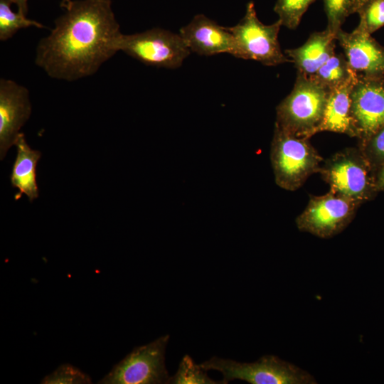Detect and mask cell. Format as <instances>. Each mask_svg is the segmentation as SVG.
Returning <instances> with one entry per match:
<instances>
[{"label": "cell", "instance_id": "2e32d148", "mask_svg": "<svg viewBox=\"0 0 384 384\" xmlns=\"http://www.w3.org/2000/svg\"><path fill=\"white\" fill-rule=\"evenodd\" d=\"M14 145L17 149V155L12 169L11 182L12 186L19 191L15 198H19L24 193L30 201H33L38 197L36 169L41 153L30 147L22 132L18 134Z\"/></svg>", "mask_w": 384, "mask_h": 384}, {"label": "cell", "instance_id": "52a82bcc", "mask_svg": "<svg viewBox=\"0 0 384 384\" xmlns=\"http://www.w3.org/2000/svg\"><path fill=\"white\" fill-rule=\"evenodd\" d=\"M370 169L361 151L348 148L328 159L319 173L330 190L362 203L377 191Z\"/></svg>", "mask_w": 384, "mask_h": 384}, {"label": "cell", "instance_id": "7402d4cb", "mask_svg": "<svg viewBox=\"0 0 384 384\" xmlns=\"http://www.w3.org/2000/svg\"><path fill=\"white\" fill-rule=\"evenodd\" d=\"M358 14L360 21L357 26L373 33L384 26V0H370Z\"/></svg>", "mask_w": 384, "mask_h": 384}, {"label": "cell", "instance_id": "83f0119b", "mask_svg": "<svg viewBox=\"0 0 384 384\" xmlns=\"http://www.w3.org/2000/svg\"><path fill=\"white\" fill-rule=\"evenodd\" d=\"M70 1V0H62L60 2V6L63 7L65 4H66Z\"/></svg>", "mask_w": 384, "mask_h": 384}, {"label": "cell", "instance_id": "8fae6325", "mask_svg": "<svg viewBox=\"0 0 384 384\" xmlns=\"http://www.w3.org/2000/svg\"><path fill=\"white\" fill-rule=\"evenodd\" d=\"M32 105L28 90L11 79L0 80V158L15 144L20 129L30 118Z\"/></svg>", "mask_w": 384, "mask_h": 384}, {"label": "cell", "instance_id": "ac0fdd59", "mask_svg": "<svg viewBox=\"0 0 384 384\" xmlns=\"http://www.w3.org/2000/svg\"><path fill=\"white\" fill-rule=\"evenodd\" d=\"M11 3L8 0H0V41H6L12 38L18 30L28 27L46 28L41 23L26 18V16L14 12Z\"/></svg>", "mask_w": 384, "mask_h": 384}, {"label": "cell", "instance_id": "9a60e30c", "mask_svg": "<svg viewBox=\"0 0 384 384\" xmlns=\"http://www.w3.org/2000/svg\"><path fill=\"white\" fill-rule=\"evenodd\" d=\"M356 78L353 72L343 83L329 90L324 117L316 134L327 131L355 137L351 117V92Z\"/></svg>", "mask_w": 384, "mask_h": 384}, {"label": "cell", "instance_id": "7c38bea8", "mask_svg": "<svg viewBox=\"0 0 384 384\" xmlns=\"http://www.w3.org/2000/svg\"><path fill=\"white\" fill-rule=\"evenodd\" d=\"M336 41L355 73L384 75V47L371 34L358 26L351 32L341 29L336 34Z\"/></svg>", "mask_w": 384, "mask_h": 384}, {"label": "cell", "instance_id": "d4e9b609", "mask_svg": "<svg viewBox=\"0 0 384 384\" xmlns=\"http://www.w3.org/2000/svg\"><path fill=\"white\" fill-rule=\"evenodd\" d=\"M370 0H352L350 15L358 13L359 11Z\"/></svg>", "mask_w": 384, "mask_h": 384}, {"label": "cell", "instance_id": "30bf717a", "mask_svg": "<svg viewBox=\"0 0 384 384\" xmlns=\"http://www.w3.org/2000/svg\"><path fill=\"white\" fill-rule=\"evenodd\" d=\"M355 137L361 142L384 126V75H357L351 92Z\"/></svg>", "mask_w": 384, "mask_h": 384}, {"label": "cell", "instance_id": "cb8c5ba5", "mask_svg": "<svg viewBox=\"0 0 384 384\" xmlns=\"http://www.w3.org/2000/svg\"><path fill=\"white\" fill-rule=\"evenodd\" d=\"M361 144V151L368 162L384 161V126Z\"/></svg>", "mask_w": 384, "mask_h": 384}, {"label": "cell", "instance_id": "603a6c76", "mask_svg": "<svg viewBox=\"0 0 384 384\" xmlns=\"http://www.w3.org/2000/svg\"><path fill=\"white\" fill-rule=\"evenodd\" d=\"M323 2L327 18L326 28L336 36L350 15L352 0H323Z\"/></svg>", "mask_w": 384, "mask_h": 384}, {"label": "cell", "instance_id": "6da1fadb", "mask_svg": "<svg viewBox=\"0 0 384 384\" xmlns=\"http://www.w3.org/2000/svg\"><path fill=\"white\" fill-rule=\"evenodd\" d=\"M36 49L35 63L49 77L75 81L96 73L117 52L122 34L111 0H70Z\"/></svg>", "mask_w": 384, "mask_h": 384}, {"label": "cell", "instance_id": "ffe728a7", "mask_svg": "<svg viewBox=\"0 0 384 384\" xmlns=\"http://www.w3.org/2000/svg\"><path fill=\"white\" fill-rule=\"evenodd\" d=\"M316 0H277L274 11L278 15L282 26L295 29L304 14Z\"/></svg>", "mask_w": 384, "mask_h": 384}, {"label": "cell", "instance_id": "5bb4252c", "mask_svg": "<svg viewBox=\"0 0 384 384\" xmlns=\"http://www.w3.org/2000/svg\"><path fill=\"white\" fill-rule=\"evenodd\" d=\"M336 36L326 28L312 33L301 46L287 49L284 54L297 73L310 76L335 53Z\"/></svg>", "mask_w": 384, "mask_h": 384}, {"label": "cell", "instance_id": "ba28073f", "mask_svg": "<svg viewBox=\"0 0 384 384\" xmlns=\"http://www.w3.org/2000/svg\"><path fill=\"white\" fill-rule=\"evenodd\" d=\"M169 335L134 348L97 383L161 384L170 376L165 366V351Z\"/></svg>", "mask_w": 384, "mask_h": 384}, {"label": "cell", "instance_id": "4316f807", "mask_svg": "<svg viewBox=\"0 0 384 384\" xmlns=\"http://www.w3.org/2000/svg\"><path fill=\"white\" fill-rule=\"evenodd\" d=\"M375 181L376 191L384 190V161L381 165V168Z\"/></svg>", "mask_w": 384, "mask_h": 384}, {"label": "cell", "instance_id": "5b68a950", "mask_svg": "<svg viewBox=\"0 0 384 384\" xmlns=\"http://www.w3.org/2000/svg\"><path fill=\"white\" fill-rule=\"evenodd\" d=\"M282 26L279 19L272 24L262 23L257 18L254 3L248 2L243 18L235 26L228 27L235 40L233 56L255 60L267 66L291 62L282 52L278 41Z\"/></svg>", "mask_w": 384, "mask_h": 384}, {"label": "cell", "instance_id": "e0dca14e", "mask_svg": "<svg viewBox=\"0 0 384 384\" xmlns=\"http://www.w3.org/2000/svg\"><path fill=\"white\" fill-rule=\"evenodd\" d=\"M353 73L345 55L335 53L309 77L330 90L343 83Z\"/></svg>", "mask_w": 384, "mask_h": 384}, {"label": "cell", "instance_id": "3957f363", "mask_svg": "<svg viewBox=\"0 0 384 384\" xmlns=\"http://www.w3.org/2000/svg\"><path fill=\"white\" fill-rule=\"evenodd\" d=\"M270 159L275 183L292 191L300 188L311 174L319 172L323 161L309 139L294 136L276 124Z\"/></svg>", "mask_w": 384, "mask_h": 384}, {"label": "cell", "instance_id": "8992f818", "mask_svg": "<svg viewBox=\"0 0 384 384\" xmlns=\"http://www.w3.org/2000/svg\"><path fill=\"white\" fill-rule=\"evenodd\" d=\"M117 49L146 65L169 69L181 66L191 53L179 33L161 28L129 35L122 33Z\"/></svg>", "mask_w": 384, "mask_h": 384}, {"label": "cell", "instance_id": "277c9868", "mask_svg": "<svg viewBox=\"0 0 384 384\" xmlns=\"http://www.w3.org/2000/svg\"><path fill=\"white\" fill-rule=\"evenodd\" d=\"M199 366L205 370H218L224 384L241 380L251 384H314V377L297 366L274 355H265L253 363H240L213 356Z\"/></svg>", "mask_w": 384, "mask_h": 384}, {"label": "cell", "instance_id": "484cf974", "mask_svg": "<svg viewBox=\"0 0 384 384\" xmlns=\"http://www.w3.org/2000/svg\"><path fill=\"white\" fill-rule=\"evenodd\" d=\"M11 4H16L18 12L26 16L28 13V0H8Z\"/></svg>", "mask_w": 384, "mask_h": 384}, {"label": "cell", "instance_id": "7a4b0ae2", "mask_svg": "<svg viewBox=\"0 0 384 384\" xmlns=\"http://www.w3.org/2000/svg\"><path fill=\"white\" fill-rule=\"evenodd\" d=\"M329 90L297 73L291 92L276 108L275 124L298 137L309 139L321 124Z\"/></svg>", "mask_w": 384, "mask_h": 384}, {"label": "cell", "instance_id": "9c48e42d", "mask_svg": "<svg viewBox=\"0 0 384 384\" xmlns=\"http://www.w3.org/2000/svg\"><path fill=\"white\" fill-rule=\"evenodd\" d=\"M361 203L330 190L311 196L304 210L296 218L302 232L321 238H331L343 231L353 219Z\"/></svg>", "mask_w": 384, "mask_h": 384}, {"label": "cell", "instance_id": "4fadbf2b", "mask_svg": "<svg viewBox=\"0 0 384 384\" xmlns=\"http://www.w3.org/2000/svg\"><path fill=\"white\" fill-rule=\"evenodd\" d=\"M178 33L190 51L198 55L235 53V40L228 27L220 26L203 14L196 15Z\"/></svg>", "mask_w": 384, "mask_h": 384}, {"label": "cell", "instance_id": "d6986e66", "mask_svg": "<svg viewBox=\"0 0 384 384\" xmlns=\"http://www.w3.org/2000/svg\"><path fill=\"white\" fill-rule=\"evenodd\" d=\"M169 384H224L223 380L210 378L207 371L196 364L189 355H185L179 363L176 373L170 376Z\"/></svg>", "mask_w": 384, "mask_h": 384}, {"label": "cell", "instance_id": "44dd1931", "mask_svg": "<svg viewBox=\"0 0 384 384\" xmlns=\"http://www.w3.org/2000/svg\"><path fill=\"white\" fill-rule=\"evenodd\" d=\"M91 383L92 380L88 374L69 363L59 366L41 381V383L43 384H87Z\"/></svg>", "mask_w": 384, "mask_h": 384}]
</instances>
